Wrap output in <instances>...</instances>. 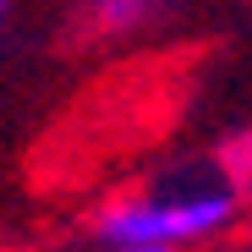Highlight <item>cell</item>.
<instances>
[{"instance_id": "1", "label": "cell", "mask_w": 252, "mask_h": 252, "mask_svg": "<svg viewBox=\"0 0 252 252\" xmlns=\"http://www.w3.org/2000/svg\"><path fill=\"white\" fill-rule=\"evenodd\" d=\"M236 214H241L236 187L220 176V164H208V170H187V176H170V181H154L143 192H121V197L99 203L94 236L181 252V247L214 241L220 230H230Z\"/></svg>"}, {"instance_id": "2", "label": "cell", "mask_w": 252, "mask_h": 252, "mask_svg": "<svg viewBox=\"0 0 252 252\" xmlns=\"http://www.w3.org/2000/svg\"><path fill=\"white\" fill-rule=\"evenodd\" d=\"M164 17V0H82V28L94 38H137Z\"/></svg>"}, {"instance_id": "3", "label": "cell", "mask_w": 252, "mask_h": 252, "mask_svg": "<svg viewBox=\"0 0 252 252\" xmlns=\"http://www.w3.org/2000/svg\"><path fill=\"white\" fill-rule=\"evenodd\" d=\"M214 164H220V176H225V181L236 187V197H241V203H252V126L220 143Z\"/></svg>"}, {"instance_id": "4", "label": "cell", "mask_w": 252, "mask_h": 252, "mask_svg": "<svg viewBox=\"0 0 252 252\" xmlns=\"http://www.w3.org/2000/svg\"><path fill=\"white\" fill-rule=\"evenodd\" d=\"M99 252H170V247H137V241H99Z\"/></svg>"}, {"instance_id": "5", "label": "cell", "mask_w": 252, "mask_h": 252, "mask_svg": "<svg viewBox=\"0 0 252 252\" xmlns=\"http://www.w3.org/2000/svg\"><path fill=\"white\" fill-rule=\"evenodd\" d=\"M11 6H17V0H0V28L11 22Z\"/></svg>"}]
</instances>
